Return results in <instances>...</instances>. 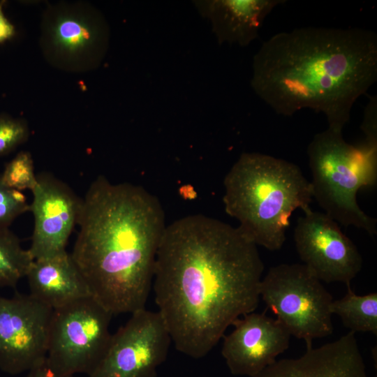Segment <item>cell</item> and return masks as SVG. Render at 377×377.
Returning a JSON list of instances; mask_svg holds the SVG:
<instances>
[{"mask_svg": "<svg viewBox=\"0 0 377 377\" xmlns=\"http://www.w3.org/2000/svg\"><path fill=\"white\" fill-rule=\"evenodd\" d=\"M263 270L257 245L238 226L200 214L167 225L152 288L175 348L205 357L229 326L255 311Z\"/></svg>", "mask_w": 377, "mask_h": 377, "instance_id": "1", "label": "cell"}, {"mask_svg": "<svg viewBox=\"0 0 377 377\" xmlns=\"http://www.w3.org/2000/svg\"><path fill=\"white\" fill-rule=\"evenodd\" d=\"M252 69V89L277 114L311 109L342 131L354 103L377 80V36L357 27L280 32L263 43Z\"/></svg>", "mask_w": 377, "mask_h": 377, "instance_id": "2", "label": "cell"}, {"mask_svg": "<svg viewBox=\"0 0 377 377\" xmlns=\"http://www.w3.org/2000/svg\"><path fill=\"white\" fill-rule=\"evenodd\" d=\"M71 257L91 295L112 315L145 309L166 228L156 196L98 176L82 199Z\"/></svg>", "mask_w": 377, "mask_h": 377, "instance_id": "3", "label": "cell"}, {"mask_svg": "<svg viewBox=\"0 0 377 377\" xmlns=\"http://www.w3.org/2000/svg\"><path fill=\"white\" fill-rule=\"evenodd\" d=\"M223 185L226 212L238 221V228L249 239L269 251L283 246L295 210H311V185L300 168L267 154H242Z\"/></svg>", "mask_w": 377, "mask_h": 377, "instance_id": "4", "label": "cell"}, {"mask_svg": "<svg viewBox=\"0 0 377 377\" xmlns=\"http://www.w3.org/2000/svg\"><path fill=\"white\" fill-rule=\"evenodd\" d=\"M307 154L313 198L324 213L345 227L376 235V219L359 207L357 193L376 183L377 143L364 140L353 145L345 141L341 131L328 127L314 135Z\"/></svg>", "mask_w": 377, "mask_h": 377, "instance_id": "5", "label": "cell"}, {"mask_svg": "<svg viewBox=\"0 0 377 377\" xmlns=\"http://www.w3.org/2000/svg\"><path fill=\"white\" fill-rule=\"evenodd\" d=\"M260 297L291 336L305 341L333 332L332 295L304 264L272 267L262 278Z\"/></svg>", "mask_w": 377, "mask_h": 377, "instance_id": "6", "label": "cell"}, {"mask_svg": "<svg viewBox=\"0 0 377 377\" xmlns=\"http://www.w3.org/2000/svg\"><path fill=\"white\" fill-rule=\"evenodd\" d=\"M110 29L92 5L57 3L47 8L41 24L40 47L53 66L69 72L96 68L104 59Z\"/></svg>", "mask_w": 377, "mask_h": 377, "instance_id": "7", "label": "cell"}, {"mask_svg": "<svg viewBox=\"0 0 377 377\" xmlns=\"http://www.w3.org/2000/svg\"><path fill=\"white\" fill-rule=\"evenodd\" d=\"M113 315L89 296L53 310L46 361L62 374L90 375L104 357Z\"/></svg>", "mask_w": 377, "mask_h": 377, "instance_id": "8", "label": "cell"}, {"mask_svg": "<svg viewBox=\"0 0 377 377\" xmlns=\"http://www.w3.org/2000/svg\"><path fill=\"white\" fill-rule=\"evenodd\" d=\"M171 342L158 311H137L112 334L104 357L88 377H157Z\"/></svg>", "mask_w": 377, "mask_h": 377, "instance_id": "9", "label": "cell"}, {"mask_svg": "<svg viewBox=\"0 0 377 377\" xmlns=\"http://www.w3.org/2000/svg\"><path fill=\"white\" fill-rule=\"evenodd\" d=\"M53 309L32 295H0V369L17 375L46 358Z\"/></svg>", "mask_w": 377, "mask_h": 377, "instance_id": "10", "label": "cell"}, {"mask_svg": "<svg viewBox=\"0 0 377 377\" xmlns=\"http://www.w3.org/2000/svg\"><path fill=\"white\" fill-rule=\"evenodd\" d=\"M294 240L304 265L320 281L350 286L362 268V257L355 244L325 213L311 210L300 217Z\"/></svg>", "mask_w": 377, "mask_h": 377, "instance_id": "11", "label": "cell"}, {"mask_svg": "<svg viewBox=\"0 0 377 377\" xmlns=\"http://www.w3.org/2000/svg\"><path fill=\"white\" fill-rule=\"evenodd\" d=\"M31 191L34 198L30 211L34 227L28 250L34 260L66 251L68 237L78 223L82 199L66 184L47 172L37 175V182Z\"/></svg>", "mask_w": 377, "mask_h": 377, "instance_id": "12", "label": "cell"}, {"mask_svg": "<svg viewBox=\"0 0 377 377\" xmlns=\"http://www.w3.org/2000/svg\"><path fill=\"white\" fill-rule=\"evenodd\" d=\"M232 325L223 337L221 354L233 375L254 377L289 347L291 335L265 312L245 314Z\"/></svg>", "mask_w": 377, "mask_h": 377, "instance_id": "13", "label": "cell"}, {"mask_svg": "<svg viewBox=\"0 0 377 377\" xmlns=\"http://www.w3.org/2000/svg\"><path fill=\"white\" fill-rule=\"evenodd\" d=\"M254 377H369L355 333L306 349L297 358L276 360Z\"/></svg>", "mask_w": 377, "mask_h": 377, "instance_id": "14", "label": "cell"}, {"mask_svg": "<svg viewBox=\"0 0 377 377\" xmlns=\"http://www.w3.org/2000/svg\"><path fill=\"white\" fill-rule=\"evenodd\" d=\"M284 0H198L193 4L208 20L219 44L249 45L259 36L266 17Z\"/></svg>", "mask_w": 377, "mask_h": 377, "instance_id": "15", "label": "cell"}, {"mask_svg": "<svg viewBox=\"0 0 377 377\" xmlns=\"http://www.w3.org/2000/svg\"><path fill=\"white\" fill-rule=\"evenodd\" d=\"M26 277L30 295L53 310L91 296L86 281L66 251L34 260Z\"/></svg>", "mask_w": 377, "mask_h": 377, "instance_id": "16", "label": "cell"}, {"mask_svg": "<svg viewBox=\"0 0 377 377\" xmlns=\"http://www.w3.org/2000/svg\"><path fill=\"white\" fill-rule=\"evenodd\" d=\"M330 311L339 316L344 327L354 333L371 332L377 335V293L356 295L347 286V293L341 299L333 300Z\"/></svg>", "mask_w": 377, "mask_h": 377, "instance_id": "17", "label": "cell"}, {"mask_svg": "<svg viewBox=\"0 0 377 377\" xmlns=\"http://www.w3.org/2000/svg\"><path fill=\"white\" fill-rule=\"evenodd\" d=\"M34 260L9 228H0V287H15Z\"/></svg>", "mask_w": 377, "mask_h": 377, "instance_id": "18", "label": "cell"}, {"mask_svg": "<svg viewBox=\"0 0 377 377\" xmlns=\"http://www.w3.org/2000/svg\"><path fill=\"white\" fill-rule=\"evenodd\" d=\"M1 175L3 183L8 188L22 191H32L37 182L34 161L30 152L20 151L8 162Z\"/></svg>", "mask_w": 377, "mask_h": 377, "instance_id": "19", "label": "cell"}, {"mask_svg": "<svg viewBox=\"0 0 377 377\" xmlns=\"http://www.w3.org/2000/svg\"><path fill=\"white\" fill-rule=\"evenodd\" d=\"M27 121L8 114H0V156L9 154L29 138Z\"/></svg>", "mask_w": 377, "mask_h": 377, "instance_id": "20", "label": "cell"}, {"mask_svg": "<svg viewBox=\"0 0 377 377\" xmlns=\"http://www.w3.org/2000/svg\"><path fill=\"white\" fill-rule=\"evenodd\" d=\"M30 211V205L21 192L7 187L0 175V228H9L21 214Z\"/></svg>", "mask_w": 377, "mask_h": 377, "instance_id": "21", "label": "cell"}, {"mask_svg": "<svg viewBox=\"0 0 377 377\" xmlns=\"http://www.w3.org/2000/svg\"><path fill=\"white\" fill-rule=\"evenodd\" d=\"M360 128L364 134V140L377 143V98L371 96L364 110Z\"/></svg>", "mask_w": 377, "mask_h": 377, "instance_id": "22", "label": "cell"}, {"mask_svg": "<svg viewBox=\"0 0 377 377\" xmlns=\"http://www.w3.org/2000/svg\"><path fill=\"white\" fill-rule=\"evenodd\" d=\"M6 1H0V44L11 40L16 34L15 27L4 13Z\"/></svg>", "mask_w": 377, "mask_h": 377, "instance_id": "23", "label": "cell"}, {"mask_svg": "<svg viewBox=\"0 0 377 377\" xmlns=\"http://www.w3.org/2000/svg\"><path fill=\"white\" fill-rule=\"evenodd\" d=\"M26 377H75L74 375L56 372L48 365L46 358L41 363L28 371Z\"/></svg>", "mask_w": 377, "mask_h": 377, "instance_id": "24", "label": "cell"}]
</instances>
